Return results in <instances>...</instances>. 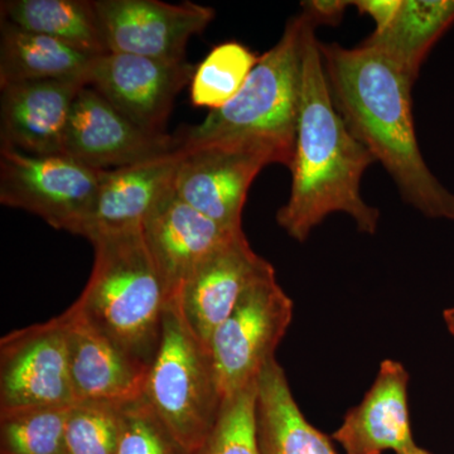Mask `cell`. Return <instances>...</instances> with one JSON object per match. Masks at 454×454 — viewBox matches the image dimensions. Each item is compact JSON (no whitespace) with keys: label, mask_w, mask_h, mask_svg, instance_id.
I'll return each mask as SVG.
<instances>
[{"label":"cell","mask_w":454,"mask_h":454,"mask_svg":"<svg viewBox=\"0 0 454 454\" xmlns=\"http://www.w3.org/2000/svg\"><path fill=\"white\" fill-rule=\"evenodd\" d=\"M325 77L348 130L387 170L400 195L429 219L454 220V193L430 172L413 119L414 82L380 51L319 42Z\"/></svg>","instance_id":"cell-1"},{"label":"cell","mask_w":454,"mask_h":454,"mask_svg":"<svg viewBox=\"0 0 454 454\" xmlns=\"http://www.w3.org/2000/svg\"><path fill=\"white\" fill-rule=\"evenodd\" d=\"M375 158L348 130L334 106L316 26L306 32L292 188L277 212L278 225L303 243L328 215L343 212L358 231L375 234L380 211L361 196V179Z\"/></svg>","instance_id":"cell-2"},{"label":"cell","mask_w":454,"mask_h":454,"mask_svg":"<svg viewBox=\"0 0 454 454\" xmlns=\"http://www.w3.org/2000/svg\"><path fill=\"white\" fill-rule=\"evenodd\" d=\"M94 267L73 307L95 330L149 369L169 303L142 229L95 236Z\"/></svg>","instance_id":"cell-3"},{"label":"cell","mask_w":454,"mask_h":454,"mask_svg":"<svg viewBox=\"0 0 454 454\" xmlns=\"http://www.w3.org/2000/svg\"><path fill=\"white\" fill-rule=\"evenodd\" d=\"M310 25L303 12L292 17L276 46L260 56L240 92L208 113L201 124L179 134L181 145L243 143L267 149L289 168L300 112L304 37Z\"/></svg>","instance_id":"cell-4"},{"label":"cell","mask_w":454,"mask_h":454,"mask_svg":"<svg viewBox=\"0 0 454 454\" xmlns=\"http://www.w3.org/2000/svg\"><path fill=\"white\" fill-rule=\"evenodd\" d=\"M145 397L193 454L219 422L225 397L211 352L191 331L178 297L169 301L164 313L160 348L149 367Z\"/></svg>","instance_id":"cell-5"},{"label":"cell","mask_w":454,"mask_h":454,"mask_svg":"<svg viewBox=\"0 0 454 454\" xmlns=\"http://www.w3.org/2000/svg\"><path fill=\"white\" fill-rule=\"evenodd\" d=\"M106 170L67 154H27L0 148V202L37 215L56 230L79 235Z\"/></svg>","instance_id":"cell-6"},{"label":"cell","mask_w":454,"mask_h":454,"mask_svg":"<svg viewBox=\"0 0 454 454\" xmlns=\"http://www.w3.org/2000/svg\"><path fill=\"white\" fill-rule=\"evenodd\" d=\"M293 318V301L277 276L254 284L215 331L210 352L223 397L256 384Z\"/></svg>","instance_id":"cell-7"},{"label":"cell","mask_w":454,"mask_h":454,"mask_svg":"<svg viewBox=\"0 0 454 454\" xmlns=\"http://www.w3.org/2000/svg\"><path fill=\"white\" fill-rule=\"evenodd\" d=\"M74 403L62 315L0 340V413Z\"/></svg>","instance_id":"cell-8"},{"label":"cell","mask_w":454,"mask_h":454,"mask_svg":"<svg viewBox=\"0 0 454 454\" xmlns=\"http://www.w3.org/2000/svg\"><path fill=\"white\" fill-rule=\"evenodd\" d=\"M184 158L175 179L176 193L208 219L241 229L247 192L260 170L278 163L276 155L243 143L181 145Z\"/></svg>","instance_id":"cell-9"},{"label":"cell","mask_w":454,"mask_h":454,"mask_svg":"<svg viewBox=\"0 0 454 454\" xmlns=\"http://www.w3.org/2000/svg\"><path fill=\"white\" fill-rule=\"evenodd\" d=\"M196 68L184 62H167L129 53L107 52L95 57L88 85L125 118L152 134H167V121L176 98L192 82Z\"/></svg>","instance_id":"cell-10"},{"label":"cell","mask_w":454,"mask_h":454,"mask_svg":"<svg viewBox=\"0 0 454 454\" xmlns=\"http://www.w3.org/2000/svg\"><path fill=\"white\" fill-rule=\"evenodd\" d=\"M109 52L184 62L188 42L214 20L215 11L192 2L95 0Z\"/></svg>","instance_id":"cell-11"},{"label":"cell","mask_w":454,"mask_h":454,"mask_svg":"<svg viewBox=\"0 0 454 454\" xmlns=\"http://www.w3.org/2000/svg\"><path fill=\"white\" fill-rule=\"evenodd\" d=\"M276 276L273 265L258 255L244 231L239 232L195 269L178 294L191 331L210 349L217 327L254 284Z\"/></svg>","instance_id":"cell-12"},{"label":"cell","mask_w":454,"mask_h":454,"mask_svg":"<svg viewBox=\"0 0 454 454\" xmlns=\"http://www.w3.org/2000/svg\"><path fill=\"white\" fill-rule=\"evenodd\" d=\"M178 145L177 137L140 129L85 86L74 103L65 153L92 168L112 170L151 160Z\"/></svg>","instance_id":"cell-13"},{"label":"cell","mask_w":454,"mask_h":454,"mask_svg":"<svg viewBox=\"0 0 454 454\" xmlns=\"http://www.w3.org/2000/svg\"><path fill=\"white\" fill-rule=\"evenodd\" d=\"M243 229H230L208 219L176 193L158 203L142 227L143 239L169 300L200 264Z\"/></svg>","instance_id":"cell-14"},{"label":"cell","mask_w":454,"mask_h":454,"mask_svg":"<svg viewBox=\"0 0 454 454\" xmlns=\"http://www.w3.org/2000/svg\"><path fill=\"white\" fill-rule=\"evenodd\" d=\"M182 158L179 142L177 148L151 160L106 170L79 235L90 241L98 235L142 229L158 203L175 188Z\"/></svg>","instance_id":"cell-15"},{"label":"cell","mask_w":454,"mask_h":454,"mask_svg":"<svg viewBox=\"0 0 454 454\" xmlns=\"http://www.w3.org/2000/svg\"><path fill=\"white\" fill-rule=\"evenodd\" d=\"M82 82L49 80L2 86L0 139L27 154H66L68 121Z\"/></svg>","instance_id":"cell-16"},{"label":"cell","mask_w":454,"mask_h":454,"mask_svg":"<svg viewBox=\"0 0 454 454\" xmlns=\"http://www.w3.org/2000/svg\"><path fill=\"white\" fill-rule=\"evenodd\" d=\"M411 376L399 361H382L360 404L349 409L333 438L348 454L406 452L417 446L409 411Z\"/></svg>","instance_id":"cell-17"},{"label":"cell","mask_w":454,"mask_h":454,"mask_svg":"<svg viewBox=\"0 0 454 454\" xmlns=\"http://www.w3.org/2000/svg\"><path fill=\"white\" fill-rule=\"evenodd\" d=\"M74 403L124 405L145 395L149 369L95 330L73 306L61 313Z\"/></svg>","instance_id":"cell-18"},{"label":"cell","mask_w":454,"mask_h":454,"mask_svg":"<svg viewBox=\"0 0 454 454\" xmlns=\"http://www.w3.org/2000/svg\"><path fill=\"white\" fill-rule=\"evenodd\" d=\"M255 429L262 454H337L331 439L301 413L277 358L256 381Z\"/></svg>","instance_id":"cell-19"},{"label":"cell","mask_w":454,"mask_h":454,"mask_svg":"<svg viewBox=\"0 0 454 454\" xmlns=\"http://www.w3.org/2000/svg\"><path fill=\"white\" fill-rule=\"evenodd\" d=\"M94 55L65 42L23 31L2 20L0 27V88L11 83L73 80L88 85Z\"/></svg>","instance_id":"cell-20"},{"label":"cell","mask_w":454,"mask_h":454,"mask_svg":"<svg viewBox=\"0 0 454 454\" xmlns=\"http://www.w3.org/2000/svg\"><path fill=\"white\" fill-rule=\"evenodd\" d=\"M454 25V0H402L393 22L363 42L391 59L415 82L424 59Z\"/></svg>","instance_id":"cell-21"},{"label":"cell","mask_w":454,"mask_h":454,"mask_svg":"<svg viewBox=\"0 0 454 454\" xmlns=\"http://www.w3.org/2000/svg\"><path fill=\"white\" fill-rule=\"evenodd\" d=\"M0 11L2 20L23 31L49 35L90 55L109 52L95 0H5Z\"/></svg>","instance_id":"cell-22"},{"label":"cell","mask_w":454,"mask_h":454,"mask_svg":"<svg viewBox=\"0 0 454 454\" xmlns=\"http://www.w3.org/2000/svg\"><path fill=\"white\" fill-rule=\"evenodd\" d=\"M260 56L239 42L217 44L197 66L191 82V101L196 107L219 110L243 89Z\"/></svg>","instance_id":"cell-23"},{"label":"cell","mask_w":454,"mask_h":454,"mask_svg":"<svg viewBox=\"0 0 454 454\" xmlns=\"http://www.w3.org/2000/svg\"><path fill=\"white\" fill-rule=\"evenodd\" d=\"M70 408L40 406L0 413V454H66Z\"/></svg>","instance_id":"cell-24"},{"label":"cell","mask_w":454,"mask_h":454,"mask_svg":"<svg viewBox=\"0 0 454 454\" xmlns=\"http://www.w3.org/2000/svg\"><path fill=\"white\" fill-rule=\"evenodd\" d=\"M121 406L77 402L68 411L66 454H115L121 433Z\"/></svg>","instance_id":"cell-25"},{"label":"cell","mask_w":454,"mask_h":454,"mask_svg":"<svg viewBox=\"0 0 454 454\" xmlns=\"http://www.w3.org/2000/svg\"><path fill=\"white\" fill-rule=\"evenodd\" d=\"M256 384L225 400L219 422L195 454H262L255 429Z\"/></svg>","instance_id":"cell-26"},{"label":"cell","mask_w":454,"mask_h":454,"mask_svg":"<svg viewBox=\"0 0 454 454\" xmlns=\"http://www.w3.org/2000/svg\"><path fill=\"white\" fill-rule=\"evenodd\" d=\"M115 454H193L160 420L145 395L121 406V433Z\"/></svg>","instance_id":"cell-27"},{"label":"cell","mask_w":454,"mask_h":454,"mask_svg":"<svg viewBox=\"0 0 454 454\" xmlns=\"http://www.w3.org/2000/svg\"><path fill=\"white\" fill-rule=\"evenodd\" d=\"M352 2L348 0H309L301 2V12L317 26L340 25L346 8Z\"/></svg>","instance_id":"cell-28"},{"label":"cell","mask_w":454,"mask_h":454,"mask_svg":"<svg viewBox=\"0 0 454 454\" xmlns=\"http://www.w3.org/2000/svg\"><path fill=\"white\" fill-rule=\"evenodd\" d=\"M352 4L358 9L361 14L372 17L375 22V31H382L393 22L399 12L402 0H357Z\"/></svg>","instance_id":"cell-29"},{"label":"cell","mask_w":454,"mask_h":454,"mask_svg":"<svg viewBox=\"0 0 454 454\" xmlns=\"http://www.w3.org/2000/svg\"><path fill=\"white\" fill-rule=\"evenodd\" d=\"M443 321L444 325H446L448 333H450V336H452L454 340V306L444 310Z\"/></svg>","instance_id":"cell-30"},{"label":"cell","mask_w":454,"mask_h":454,"mask_svg":"<svg viewBox=\"0 0 454 454\" xmlns=\"http://www.w3.org/2000/svg\"><path fill=\"white\" fill-rule=\"evenodd\" d=\"M400 454H433L432 452H429V450H424V448L418 446H415L413 448H411V450H406V452H403Z\"/></svg>","instance_id":"cell-31"}]
</instances>
